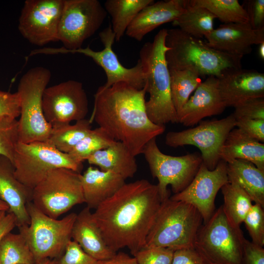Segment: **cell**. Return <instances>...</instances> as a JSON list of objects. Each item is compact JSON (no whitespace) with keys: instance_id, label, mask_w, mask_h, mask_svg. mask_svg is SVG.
<instances>
[{"instance_id":"1","label":"cell","mask_w":264,"mask_h":264,"mask_svg":"<svg viewBox=\"0 0 264 264\" xmlns=\"http://www.w3.org/2000/svg\"><path fill=\"white\" fill-rule=\"evenodd\" d=\"M161 202L157 185L142 179L124 184L92 215L112 250L127 247L133 255L145 247Z\"/></svg>"},{"instance_id":"2","label":"cell","mask_w":264,"mask_h":264,"mask_svg":"<svg viewBox=\"0 0 264 264\" xmlns=\"http://www.w3.org/2000/svg\"><path fill=\"white\" fill-rule=\"evenodd\" d=\"M146 93L145 86L138 89L125 83L107 88L101 86L94 95L89 119L122 143L135 157L142 154L148 142L165 131V126L153 123L148 117Z\"/></svg>"},{"instance_id":"3","label":"cell","mask_w":264,"mask_h":264,"mask_svg":"<svg viewBox=\"0 0 264 264\" xmlns=\"http://www.w3.org/2000/svg\"><path fill=\"white\" fill-rule=\"evenodd\" d=\"M166 34V29L159 30L152 42L146 43L142 47L139 59L145 74L146 92L150 95L145 103L147 114L153 123L164 126L169 123H178L165 58L169 49L165 44Z\"/></svg>"},{"instance_id":"4","label":"cell","mask_w":264,"mask_h":264,"mask_svg":"<svg viewBox=\"0 0 264 264\" xmlns=\"http://www.w3.org/2000/svg\"><path fill=\"white\" fill-rule=\"evenodd\" d=\"M165 44L169 69L192 68L201 77L218 78L227 70L242 67V57L217 50L178 28L167 29Z\"/></svg>"},{"instance_id":"5","label":"cell","mask_w":264,"mask_h":264,"mask_svg":"<svg viewBox=\"0 0 264 264\" xmlns=\"http://www.w3.org/2000/svg\"><path fill=\"white\" fill-rule=\"evenodd\" d=\"M203 219L193 205L170 198L161 202L146 239L145 247L174 251L193 248Z\"/></svg>"},{"instance_id":"6","label":"cell","mask_w":264,"mask_h":264,"mask_svg":"<svg viewBox=\"0 0 264 264\" xmlns=\"http://www.w3.org/2000/svg\"><path fill=\"white\" fill-rule=\"evenodd\" d=\"M51 76L47 68L36 66L29 69L20 80L17 91L20 106L19 142L30 143L48 139L52 126L44 117L42 98Z\"/></svg>"},{"instance_id":"7","label":"cell","mask_w":264,"mask_h":264,"mask_svg":"<svg viewBox=\"0 0 264 264\" xmlns=\"http://www.w3.org/2000/svg\"><path fill=\"white\" fill-rule=\"evenodd\" d=\"M26 209L29 223L18 228L28 244L36 263L59 258L72 239L77 214L71 213L62 219H54L42 212L31 201L27 202Z\"/></svg>"},{"instance_id":"8","label":"cell","mask_w":264,"mask_h":264,"mask_svg":"<svg viewBox=\"0 0 264 264\" xmlns=\"http://www.w3.org/2000/svg\"><path fill=\"white\" fill-rule=\"evenodd\" d=\"M245 240L241 228L230 223L221 206L200 227L194 248L206 264H241Z\"/></svg>"},{"instance_id":"9","label":"cell","mask_w":264,"mask_h":264,"mask_svg":"<svg viewBox=\"0 0 264 264\" xmlns=\"http://www.w3.org/2000/svg\"><path fill=\"white\" fill-rule=\"evenodd\" d=\"M13 164L16 178L31 190L53 170L66 168L80 173L83 167L82 162L59 151L48 141L19 142Z\"/></svg>"},{"instance_id":"10","label":"cell","mask_w":264,"mask_h":264,"mask_svg":"<svg viewBox=\"0 0 264 264\" xmlns=\"http://www.w3.org/2000/svg\"><path fill=\"white\" fill-rule=\"evenodd\" d=\"M156 139L148 142L142 154L148 164L152 176L158 180L157 186L163 201L169 198L168 185L171 186L175 194L190 183L202 163V159L198 152L178 156L165 154L159 149Z\"/></svg>"},{"instance_id":"11","label":"cell","mask_w":264,"mask_h":264,"mask_svg":"<svg viewBox=\"0 0 264 264\" xmlns=\"http://www.w3.org/2000/svg\"><path fill=\"white\" fill-rule=\"evenodd\" d=\"M81 174L66 168L49 172L32 190L31 202L48 216L58 219L85 203Z\"/></svg>"},{"instance_id":"12","label":"cell","mask_w":264,"mask_h":264,"mask_svg":"<svg viewBox=\"0 0 264 264\" xmlns=\"http://www.w3.org/2000/svg\"><path fill=\"white\" fill-rule=\"evenodd\" d=\"M235 121L232 113L220 119L202 120L195 127L168 132L165 144L172 148L196 146L201 152L202 163L213 170L221 160V148L229 132L235 128Z\"/></svg>"},{"instance_id":"13","label":"cell","mask_w":264,"mask_h":264,"mask_svg":"<svg viewBox=\"0 0 264 264\" xmlns=\"http://www.w3.org/2000/svg\"><path fill=\"white\" fill-rule=\"evenodd\" d=\"M107 15L98 0H64L58 32L62 47L68 50L81 48L100 28Z\"/></svg>"},{"instance_id":"14","label":"cell","mask_w":264,"mask_h":264,"mask_svg":"<svg viewBox=\"0 0 264 264\" xmlns=\"http://www.w3.org/2000/svg\"><path fill=\"white\" fill-rule=\"evenodd\" d=\"M100 40L104 45L101 51H94L89 46L73 50L61 48H44L37 49L36 53L54 54L58 53H80L91 58L104 70L107 82L102 86L104 88H110L118 83H126L137 89H142L146 83V76L141 63L138 60L132 67H124L119 61L112 49L115 35L110 24L100 32Z\"/></svg>"},{"instance_id":"15","label":"cell","mask_w":264,"mask_h":264,"mask_svg":"<svg viewBox=\"0 0 264 264\" xmlns=\"http://www.w3.org/2000/svg\"><path fill=\"white\" fill-rule=\"evenodd\" d=\"M46 120L51 125L70 123L85 119L88 102L82 83L69 80L46 87L42 98Z\"/></svg>"},{"instance_id":"16","label":"cell","mask_w":264,"mask_h":264,"mask_svg":"<svg viewBox=\"0 0 264 264\" xmlns=\"http://www.w3.org/2000/svg\"><path fill=\"white\" fill-rule=\"evenodd\" d=\"M64 0H26L19 19L18 29L31 44L43 46L57 42Z\"/></svg>"},{"instance_id":"17","label":"cell","mask_w":264,"mask_h":264,"mask_svg":"<svg viewBox=\"0 0 264 264\" xmlns=\"http://www.w3.org/2000/svg\"><path fill=\"white\" fill-rule=\"evenodd\" d=\"M226 165L220 160L214 170H210L202 163L190 183L170 198L193 205L201 215L203 223L206 222L215 211L218 192L228 182Z\"/></svg>"},{"instance_id":"18","label":"cell","mask_w":264,"mask_h":264,"mask_svg":"<svg viewBox=\"0 0 264 264\" xmlns=\"http://www.w3.org/2000/svg\"><path fill=\"white\" fill-rule=\"evenodd\" d=\"M218 78L221 98L226 107H235L252 98H264V74L242 67L230 69Z\"/></svg>"},{"instance_id":"19","label":"cell","mask_w":264,"mask_h":264,"mask_svg":"<svg viewBox=\"0 0 264 264\" xmlns=\"http://www.w3.org/2000/svg\"><path fill=\"white\" fill-rule=\"evenodd\" d=\"M204 38L210 47L242 58L251 52L253 45L264 42V28L253 29L249 23L222 24Z\"/></svg>"},{"instance_id":"20","label":"cell","mask_w":264,"mask_h":264,"mask_svg":"<svg viewBox=\"0 0 264 264\" xmlns=\"http://www.w3.org/2000/svg\"><path fill=\"white\" fill-rule=\"evenodd\" d=\"M226 108L218 78L210 76L201 83L177 114V122L186 127L193 126L205 117L221 114Z\"/></svg>"},{"instance_id":"21","label":"cell","mask_w":264,"mask_h":264,"mask_svg":"<svg viewBox=\"0 0 264 264\" xmlns=\"http://www.w3.org/2000/svg\"><path fill=\"white\" fill-rule=\"evenodd\" d=\"M32 195V190L16 178L13 162L0 155V199L8 205V212L15 216L18 227L29 223L26 204L31 201Z\"/></svg>"},{"instance_id":"22","label":"cell","mask_w":264,"mask_h":264,"mask_svg":"<svg viewBox=\"0 0 264 264\" xmlns=\"http://www.w3.org/2000/svg\"><path fill=\"white\" fill-rule=\"evenodd\" d=\"M186 0L159 1L144 7L126 30V35L141 42L145 36L160 25L173 22L183 11Z\"/></svg>"},{"instance_id":"23","label":"cell","mask_w":264,"mask_h":264,"mask_svg":"<svg viewBox=\"0 0 264 264\" xmlns=\"http://www.w3.org/2000/svg\"><path fill=\"white\" fill-rule=\"evenodd\" d=\"M90 210L87 206L77 214L71 238L86 253L97 261L110 259L117 252L112 250L106 243Z\"/></svg>"},{"instance_id":"24","label":"cell","mask_w":264,"mask_h":264,"mask_svg":"<svg viewBox=\"0 0 264 264\" xmlns=\"http://www.w3.org/2000/svg\"><path fill=\"white\" fill-rule=\"evenodd\" d=\"M80 179L85 203L90 209L94 210L126 183L120 175L92 166L81 174Z\"/></svg>"},{"instance_id":"25","label":"cell","mask_w":264,"mask_h":264,"mask_svg":"<svg viewBox=\"0 0 264 264\" xmlns=\"http://www.w3.org/2000/svg\"><path fill=\"white\" fill-rule=\"evenodd\" d=\"M220 155V159L226 163L242 159L264 171V144L249 137L237 128L228 133Z\"/></svg>"},{"instance_id":"26","label":"cell","mask_w":264,"mask_h":264,"mask_svg":"<svg viewBox=\"0 0 264 264\" xmlns=\"http://www.w3.org/2000/svg\"><path fill=\"white\" fill-rule=\"evenodd\" d=\"M135 157L122 143L116 141L110 147L91 155L87 161L101 170L116 173L126 180L132 177L137 171Z\"/></svg>"},{"instance_id":"27","label":"cell","mask_w":264,"mask_h":264,"mask_svg":"<svg viewBox=\"0 0 264 264\" xmlns=\"http://www.w3.org/2000/svg\"><path fill=\"white\" fill-rule=\"evenodd\" d=\"M228 182L240 186L252 202L264 208V171L250 162L235 159L226 163Z\"/></svg>"},{"instance_id":"28","label":"cell","mask_w":264,"mask_h":264,"mask_svg":"<svg viewBox=\"0 0 264 264\" xmlns=\"http://www.w3.org/2000/svg\"><path fill=\"white\" fill-rule=\"evenodd\" d=\"M216 18L208 9L186 0L183 11L172 23L187 34L201 39L214 29Z\"/></svg>"},{"instance_id":"29","label":"cell","mask_w":264,"mask_h":264,"mask_svg":"<svg viewBox=\"0 0 264 264\" xmlns=\"http://www.w3.org/2000/svg\"><path fill=\"white\" fill-rule=\"evenodd\" d=\"M153 0H107L104 8L111 19L115 40L119 42L137 15Z\"/></svg>"},{"instance_id":"30","label":"cell","mask_w":264,"mask_h":264,"mask_svg":"<svg viewBox=\"0 0 264 264\" xmlns=\"http://www.w3.org/2000/svg\"><path fill=\"white\" fill-rule=\"evenodd\" d=\"M220 190L223 197L221 207L225 216L232 225L240 227L253 205L251 199L243 190L233 183L228 182Z\"/></svg>"},{"instance_id":"31","label":"cell","mask_w":264,"mask_h":264,"mask_svg":"<svg viewBox=\"0 0 264 264\" xmlns=\"http://www.w3.org/2000/svg\"><path fill=\"white\" fill-rule=\"evenodd\" d=\"M89 119L52 126L47 141L59 151L69 154L92 129Z\"/></svg>"},{"instance_id":"32","label":"cell","mask_w":264,"mask_h":264,"mask_svg":"<svg viewBox=\"0 0 264 264\" xmlns=\"http://www.w3.org/2000/svg\"><path fill=\"white\" fill-rule=\"evenodd\" d=\"M169 70L171 97L177 114L202 82L201 76L192 68Z\"/></svg>"},{"instance_id":"33","label":"cell","mask_w":264,"mask_h":264,"mask_svg":"<svg viewBox=\"0 0 264 264\" xmlns=\"http://www.w3.org/2000/svg\"><path fill=\"white\" fill-rule=\"evenodd\" d=\"M34 255L21 234L11 232L0 240V264H35Z\"/></svg>"},{"instance_id":"34","label":"cell","mask_w":264,"mask_h":264,"mask_svg":"<svg viewBox=\"0 0 264 264\" xmlns=\"http://www.w3.org/2000/svg\"><path fill=\"white\" fill-rule=\"evenodd\" d=\"M208 9L223 24L248 23L247 14L238 0H190Z\"/></svg>"},{"instance_id":"35","label":"cell","mask_w":264,"mask_h":264,"mask_svg":"<svg viewBox=\"0 0 264 264\" xmlns=\"http://www.w3.org/2000/svg\"><path fill=\"white\" fill-rule=\"evenodd\" d=\"M115 141L98 127L91 129L69 154L77 161L83 163L92 154L110 147Z\"/></svg>"},{"instance_id":"36","label":"cell","mask_w":264,"mask_h":264,"mask_svg":"<svg viewBox=\"0 0 264 264\" xmlns=\"http://www.w3.org/2000/svg\"><path fill=\"white\" fill-rule=\"evenodd\" d=\"M19 142L18 120L0 117V155L7 157L13 163L15 149Z\"/></svg>"},{"instance_id":"37","label":"cell","mask_w":264,"mask_h":264,"mask_svg":"<svg viewBox=\"0 0 264 264\" xmlns=\"http://www.w3.org/2000/svg\"><path fill=\"white\" fill-rule=\"evenodd\" d=\"M243 222L251 238V242L264 246V210L261 205L253 204Z\"/></svg>"},{"instance_id":"38","label":"cell","mask_w":264,"mask_h":264,"mask_svg":"<svg viewBox=\"0 0 264 264\" xmlns=\"http://www.w3.org/2000/svg\"><path fill=\"white\" fill-rule=\"evenodd\" d=\"M174 250L161 247H145L133 255L137 264H171Z\"/></svg>"},{"instance_id":"39","label":"cell","mask_w":264,"mask_h":264,"mask_svg":"<svg viewBox=\"0 0 264 264\" xmlns=\"http://www.w3.org/2000/svg\"><path fill=\"white\" fill-rule=\"evenodd\" d=\"M55 264H96L97 261L86 253L75 241L71 240Z\"/></svg>"},{"instance_id":"40","label":"cell","mask_w":264,"mask_h":264,"mask_svg":"<svg viewBox=\"0 0 264 264\" xmlns=\"http://www.w3.org/2000/svg\"><path fill=\"white\" fill-rule=\"evenodd\" d=\"M232 113L235 119L264 120V98L248 99L236 106Z\"/></svg>"},{"instance_id":"41","label":"cell","mask_w":264,"mask_h":264,"mask_svg":"<svg viewBox=\"0 0 264 264\" xmlns=\"http://www.w3.org/2000/svg\"><path fill=\"white\" fill-rule=\"evenodd\" d=\"M20 114V99L17 92L0 90V117L17 119Z\"/></svg>"},{"instance_id":"42","label":"cell","mask_w":264,"mask_h":264,"mask_svg":"<svg viewBox=\"0 0 264 264\" xmlns=\"http://www.w3.org/2000/svg\"><path fill=\"white\" fill-rule=\"evenodd\" d=\"M246 11L248 23L255 30L264 28V0H247L242 5Z\"/></svg>"},{"instance_id":"43","label":"cell","mask_w":264,"mask_h":264,"mask_svg":"<svg viewBox=\"0 0 264 264\" xmlns=\"http://www.w3.org/2000/svg\"><path fill=\"white\" fill-rule=\"evenodd\" d=\"M235 127L240 129L249 137L264 143V120L236 119Z\"/></svg>"},{"instance_id":"44","label":"cell","mask_w":264,"mask_h":264,"mask_svg":"<svg viewBox=\"0 0 264 264\" xmlns=\"http://www.w3.org/2000/svg\"><path fill=\"white\" fill-rule=\"evenodd\" d=\"M241 264H264V248L245 240Z\"/></svg>"},{"instance_id":"45","label":"cell","mask_w":264,"mask_h":264,"mask_svg":"<svg viewBox=\"0 0 264 264\" xmlns=\"http://www.w3.org/2000/svg\"><path fill=\"white\" fill-rule=\"evenodd\" d=\"M171 264H206L194 248H184L175 250Z\"/></svg>"},{"instance_id":"46","label":"cell","mask_w":264,"mask_h":264,"mask_svg":"<svg viewBox=\"0 0 264 264\" xmlns=\"http://www.w3.org/2000/svg\"><path fill=\"white\" fill-rule=\"evenodd\" d=\"M96 264H137L135 259L123 252L116 253L110 259L97 261Z\"/></svg>"},{"instance_id":"47","label":"cell","mask_w":264,"mask_h":264,"mask_svg":"<svg viewBox=\"0 0 264 264\" xmlns=\"http://www.w3.org/2000/svg\"><path fill=\"white\" fill-rule=\"evenodd\" d=\"M258 54L260 58L264 60V42L259 44Z\"/></svg>"},{"instance_id":"48","label":"cell","mask_w":264,"mask_h":264,"mask_svg":"<svg viewBox=\"0 0 264 264\" xmlns=\"http://www.w3.org/2000/svg\"><path fill=\"white\" fill-rule=\"evenodd\" d=\"M8 205L5 202L0 199V212L1 211L8 212Z\"/></svg>"},{"instance_id":"49","label":"cell","mask_w":264,"mask_h":264,"mask_svg":"<svg viewBox=\"0 0 264 264\" xmlns=\"http://www.w3.org/2000/svg\"><path fill=\"white\" fill-rule=\"evenodd\" d=\"M35 264H55L54 260L45 259L41 262L36 263Z\"/></svg>"},{"instance_id":"50","label":"cell","mask_w":264,"mask_h":264,"mask_svg":"<svg viewBox=\"0 0 264 264\" xmlns=\"http://www.w3.org/2000/svg\"><path fill=\"white\" fill-rule=\"evenodd\" d=\"M1 237H2V236H1V234H0V240L1 239Z\"/></svg>"}]
</instances>
